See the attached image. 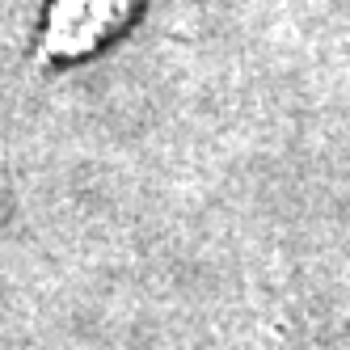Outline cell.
Masks as SVG:
<instances>
[{
  "label": "cell",
  "mask_w": 350,
  "mask_h": 350,
  "mask_svg": "<svg viewBox=\"0 0 350 350\" xmlns=\"http://www.w3.org/2000/svg\"><path fill=\"white\" fill-rule=\"evenodd\" d=\"M139 0H51L34 64H72L131 26Z\"/></svg>",
  "instance_id": "obj_1"
}]
</instances>
